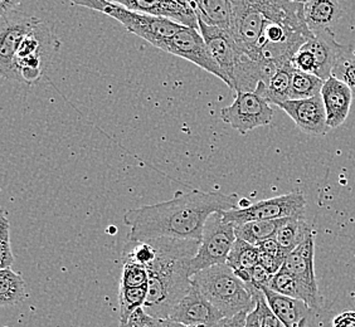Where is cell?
I'll return each instance as SVG.
<instances>
[{
  "instance_id": "45",
  "label": "cell",
  "mask_w": 355,
  "mask_h": 327,
  "mask_svg": "<svg viewBox=\"0 0 355 327\" xmlns=\"http://www.w3.org/2000/svg\"><path fill=\"white\" fill-rule=\"evenodd\" d=\"M185 327H205V326H185Z\"/></svg>"
},
{
  "instance_id": "1",
  "label": "cell",
  "mask_w": 355,
  "mask_h": 327,
  "mask_svg": "<svg viewBox=\"0 0 355 327\" xmlns=\"http://www.w3.org/2000/svg\"><path fill=\"white\" fill-rule=\"evenodd\" d=\"M237 194L191 191L178 193L174 198L153 205H144L123 214L130 240L155 238L199 240L208 218L217 211L239 208Z\"/></svg>"
},
{
  "instance_id": "28",
  "label": "cell",
  "mask_w": 355,
  "mask_h": 327,
  "mask_svg": "<svg viewBox=\"0 0 355 327\" xmlns=\"http://www.w3.org/2000/svg\"><path fill=\"white\" fill-rule=\"evenodd\" d=\"M324 81L313 73L295 69L290 89V100H305L321 94Z\"/></svg>"
},
{
  "instance_id": "26",
  "label": "cell",
  "mask_w": 355,
  "mask_h": 327,
  "mask_svg": "<svg viewBox=\"0 0 355 327\" xmlns=\"http://www.w3.org/2000/svg\"><path fill=\"white\" fill-rule=\"evenodd\" d=\"M294 72L295 69L291 63H287L276 71V73L270 80L265 94V98L268 103L279 106L280 103L290 100V89Z\"/></svg>"
},
{
  "instance_id": "20",
  "label": "cell",
  "mask_w": 355,
  "mask_h": 327,
  "mask_svg": "<svg viewBox=\"0 0 355 327\" xmlns=\"http://www.w3.org/2000/svg\"><path fill=\"white\" fill-rule=\"evenodd\" d=\"M339 0H309L304 4V17L310 32L331 29L342 17Z\"/></svg>"
},
{
  "instance_id": "24",
  "label": "cell",
  "mask_w": 355,
  "mask_h": 327,
  "mask_svg": "<svg viewBox=\"0 0 355 327\" xmlns=\"http://www.w3.org/2000/svg\"><path fill=\"white\" fill-rule=\"evenodd\" d=\"M313 234L311 227L306 223L305 218L287 219L282 224L279 232L276 233L275 239L280 243L282 248H285L287 252H293L295 248L305 242Z\"/></svg>"
},
{
  "instance_id": "11",
  "label": "cell",
  "mask_w": 355,
  "mask_h": 327,
  "mask_svg": "<svg viewBox=\"0 0 355 327\" xmlns=\"http://www.w3.org/2000/svg\"><path fill=\"white\" fill-rule=\"evenodd\" d=\"M159 49L194 63L199 69L218 77L219 80H222L228 86L227 77L222 69H219L217 62L214 61L198 29L183 26L175 35L163 42Z\"/></svg>"
},
{
  "instance_id": "18",
  "label": "cell",
  "mask_w": 355,
  "mask_h": 327,
  "mask_svg": "<svg viewBox=\"0 0 355 327\" xmlns=\"http://www.w3.org/2000/svg\"><path fill=\"white\" fill-rule=\"evenodd\" d=\"M268 306L285 327H305L308 324L310 307L304 301L275 292L270 287H261Z\"/></svg>"
},
{
  "instance_id": "32",
  "label": "cell",
  "mask_w": 355,
  "mask_h": 327,
  "mask_svg": "<svg viewBox=\"0 0 355 327\" xmlns=\"http://www.w3.org/2000/svg\"><path fill=\"white\" fill-rule=\"evenodd\" d=\"M149 285V273L145 267L132 263V262H123V276L120 286L125 288L132 287H141Z\"/></svg>"
},
{
  "instance_id": "17",
  "label": "cell",
  "mask_w": 355,
  "mask_h": 327,
  "mask_svg": "<svg viewBox=\"0 0 355 327\" xmlns=\"http://www.w3.org/2000/svg\"><path fill=\"white\" fill-rule=\"evenodd\" d=\"M130 9L199 30L198 17L188 3H180L178 0H137Z\"/></svg>"
},
{
  "instance_id": "5",
  "label": "cell",
  "mask_w": 355,
  "mask_h": 327,
  "mask_svg": "<svg viewBox=\"0 0 355 327\" xmlns=\"http://www.w3.org/2000/svg\"><path fill=\"white\" fill-rule=\"evenodd\" d=\"M73 6L89 8L116 19L130 33L149 42L151 46L160 48L163 42L177 33L183 26L175 21L157 18L149 14L139 13L109 0H69Z\"/></svg>"
},
{
  "instance_id": "4",
  "label": "cell",
  "mask_w": 355,
  "mask_h": 327,
  "mask_svg": "<svg viewBox=\"0 0 355 327\" xmlns=\"http://www.w3.org/2000/svg\"><path fill=\"white\" fill-rule=\"evenodd\" d=\"M191 285L198 288L223 317H231L243 311L251 312L256 307L251 288L227 263L196 273L191 277Z\"/></svg>"
},
{
  "instance_id": "21",
  "label": "cell",
  "mask_w": 355,
  "mask_h": 327,
  "mask_svg": "<svg viewBox=\"0 0 355 327\" xmlns=\"http://www.w3.org/2000/svg\"><path fill=\"white\" fill-rule=\"evenodd\" d=\"M275 292L281 293L287 297L304 301L310 308L319 307V290H314L305 282L295 277L294 274L281 268L279 273L272 277L268 286Z\"/></svg>"
},
{
  "instance_id": "39",
  "label": "cell",
  "mask_w": 355,
  "mask_h": 327,
  "mask_svg": "<svg viewBox=\"0 0 355 327\" xmlns=\"http://www.w3.org/2000/svg\"><path fill=\"white\" fill-rule=\"evenodd\" d=\"M333 327H355V311H345L333 320Z\"/></svg>"
},
{
  "instance_id": "8",
  "label": "cell",
  "mask_w": 355,
  "mask_h": 327,
  "mask_svg": "<svg viewBox=\"0 0 355 327\" xmlns=\"http://www.w3.org/2000/svg\"><path fill=\"white\" fill-rule=\"evenodd\" d=\"M306 199L299 193L293 191L285 195L265 199L254 204L241 209L222 211L225 222L236 225L243 224L252 220H273L282 218H305Z\"/></svg>"
},
{
  "instance_id": "27",
  "label": "cell",
  "mask_w": 355,
  "mask_h": 327,
  "mask_svg": "<svg viewBox=\"0 0 355 327\" xmlns=\"http://www.w3.org/2000/svg\"><path fill=\"white\" fill-rule=\"evenodd\" d=\"M260 260V249L256 245L247 243L246 240L236 239L232 249L230 252L227 265L232 268L234 272L251 269L259 265Z\"/></svg>"
},
{
  "instance_id": "40",
  "label": "cell",
  "mask_w": 355,
  "mask_h": 327,
  "mask_svg": "<svg viewBox=\"0 0 355 327\" xmlns=\"http://www.w3.org/2000/svg\"><path fill=\"white\" fill-rule=\"evenodd\" d=\"M23 0H0V14L6 15V14L15 12L17 8L21 6Z\"/></svg>"
},
{
  "instance_id": "7",
  "label": "cell",
  "mask_w": 355,
  "mask_h": 327,
  "mask_svg": "<svg viewBox=\"0 0 355 327\" xmlns=\"http://www.w3.org/2000/svg\"><path fill=\"white\" fill-rule=\"evenodd\" d=\"M236 239L234 225L225 222L222 211L212 214L205 223L198 252L191 260V277L209 267L227 263Z\"/></svg>"
},
{
  "instance_id": "16",
  "label": "cell",
  "mask_w": 355,
  "mask_h": 327,
  "mask_svg": "<svg viewBox=\"0 0 355 327\" xmlns=\"http://www.w3.org/2000/svg\"><path fill=\"white\" fill-rule=\"evenodd\" d=\"M320 95L327 111L329 127L336 129L342 126L348 118L354 92L348 85L331 76L324 81Z\"/></svg>"
},
{
  "instance_id": "31",
  "label": "cell",
  "mask_w": 355,
  "mask_h": 327,
  "mask_svg": "<svg viewBox=\"0 0 355 327\" xmlns=\"http://www.w3.org/2000/svg\"><path fill=\"white\" fill-rule=\"evenodd\" d=\"M333 76L348 85L355 95V53L353 48L349 47L335 64Z\"/></svg>"
},
{
  "instance_id": "34",
  "label": "cell",
  "mask_w": 355,
  "mask_h": 327,
  "mask_svg": "<svg viewBox=\"0 0 355 327\" xmlns=\"http://www.w3.org/2000/svg\"><path fill=\"white\" fill-rule=\"evenodd\" d=\"M291 64L295 69L305 73H316V60L315 55L305 48L301 47L300 51L291 60Z\"/></svg>"
},
{
  "instance_id": "35",
  "label": "cell",
  "mask_w": 355,
  "mask_h": 327,
  "mask_svg": "<svg viewBox=\"0 0 355 327\" xmlns=\"http://www.w3.org/2000/svg\"><path fill=\"white\" fill-rule=\"evenodd\" d=\"M257 247H259L261 252L266 253L268 256H272L275 258L282 259V260H285L287 256L290 254L285 248L281 247L280 243L275 238L265 240Z\"/></svg>"
},
{
  "instance_id": "10",
  "label": "cell",
  "mask_w": 355,
  "mask_h": 327,
  "mask_svg": "<svg viewBox=\"0 0 355 327\" xmlns=\"http://www.w3.org/2000/svg\"><path fill=\"white\" fill-rule=\"evenodd\" d=\"M41 21L35 17L18 13L17 10L1 15L0 73L4 78L21 82L17 67V53L21 42Z\"/></svg>"
},
{
  "instance_id": "2",
  "label": "cell",
  "mask_w": 355,
  "mask_h": 327,
  "mask_svg": "<svg viewBox=\"0 0 355 327\" xmlns=\"http://www.w3.org/2000/svg\"><path fill=\"white\" fill-rule=\"evenodd\" d=\"M157 257L146 267L149 292L144 310L157 319H169L173 310L191 291V260L198 252L199 240L150 239Z\"/></svg>"
},
{
  "instance_id": "29",
  "label": "cell",
  "mask_w": 355,
  "mask_h": 327,
  "mask_svg": "<svg viewBox=\"0 0 355 327\" xmlns=\"http://www.w3.org/2000/svg\"><path fill=\"white\" fill-rule=\"evenodd\" d=\"M148 292H149V285L132 287V288L120 286V291H119V303H120V311H121L120 321L128 320L139 308H144V305L148 299Z\"/></svg>"
},
{
  "instance_id": "13",
  "label": "cell",
  "mask_w": 355,
  "mask_h": 327,
  "mask_svg": "<svg viewBox=\"0 0 355 327\" xmlns=\"http://www.w3.org/2000/svg\"><path fill=\"white\" fill-rule=\"evenodd\" d=\"M296 126L311 136H325L330 131L321 95L305 100H287L279 105Z\"/></svg>"
},
{
  "instance_id": "22",
  "label": "cell",
  "mask_w": 355,
  "mask_h": 327,
  "mask_svg": "<svg viewBox=\"0 0 355 327\" xmlns=\"http://www.w3.org/2000/svg\"><path fill=\"white\" fill-rule=\"evenodd\" d=\"M287 219L288 218L247 222L243 224L236 225L234 233L237 238L246 240L247 243L257 247L265 240L275 238L276 233L279 232V229Z\"/></svg>"
},
{
  "instance_id": "36",
  "label": "cell",
  "mask_w": 355,
  "mask_h": 327,
  "mask_svg": "<svg viewBox=\"0 0 355 327\" xmlns=\"http://www.w3.org/2000/svg\"><path fill=\"white\" fill-rule=\"evenodd\" d=\"M251 277H252V281L248 285H253V286L261 288V287L270 285V282L272 280L273 274L266 271L261 265H257V266L253 267L252 269H251Z\"/></svg>"
},
{
  "instance_id": "12",
  "label": "cell",
  "mask_w": 355,
  "mask_h": 327,
  "mask_svg": "<svg viewBox=\"0 0 355 327\" xmlns=\"http://www.w3.org/2000/svg\"><path fill=\"white\" fill-rule=\"evenodd\" d=\"M199 32L205 38V44L217 62L219 69L228 80V87L233 89L232 78L236 63L239 61V47L233 39L231 30L218 26H209L198 18Z\"/></svg>"
},
{
  "instance_id": "3",
  "label": "cell",
  "mask_w": 355,
  "mask_h": 327,
  "mask_svg": "<svg viewBox=\"0 0 355 327\" xmlns=\"http://www.w3.org/2000/svg\"><path fill=\"white\" fill-rule=\"evenodd\" d=\"M230 30L239 52L251 55L270 23L304 15V4L288 0H230Z\"/></svg>"
},
{
  "instance_id": "33",
  "label": "cell",
  "mask_w": 355,
  "mask_h": 327,
  "mask_svg": "<svg viewBox=\"0 0 355 327\" xmlns=\"http://www.w3.org/2000/svg\"><path fill=\"white\" fill-rule=\"evenodd\" d=\"M14 254L10 245V224L8 219L0 217V268H10L13 266Z\"/></svg>"
},
{
  "instance_id": "41",
  "label": "cell",
  "mask_w": 355,
  "mask_h": 327,
  "mask_svg": "<svg viewBox=\"0 0 355 327\" xmlns=\"http://www.w3.org/2000/svg\"><path fill=\"white\" fill-rule=\"evenodd\" d=\"M245 327H261L260 310L256 305L252 311L247 315L246 325Z\"/></svg>"
},
{
  "instance_id": "6",
  "label": "cell",
  "mask_w": 355,
  "mask_h": 327,
  "mask_svg": "<svg viewBox=\"0 0 355 327\" xmlns=\"http://www.w3.org/2000/svg\"><path fill=\"white\" fill-rule=\"evenodd\" d=\"M61 48V42L41 21L21 42L17 53V67L21 81L32 85L41 78L53 57Z\"/></svg>"
},
{
  "instance_id": "38",
  "label": "cell",
  "mask_w": 355,
  "mask_h": 327,
  "mask_svg": "<svg viewBox=\"0 0 355 327\" xmlns=\"http://www.w3.org/2000/svg\"><path fill=\"white\" fill-rule=\"evenodd\" d=\"M250 312L243 311L239 314L231 316V317H223L219 320L213 327H245L246 325L247 315Z\"/></svg>"
},
{
  "instance_id": "42",
  "label": "cell",
  "mask_w": 355,
  "mask_h": 327,
  "mask_svg": "<svg viewBox=\"0 0 355 327\" xmlns=\"http://www.w3.org/2000/svg\"><path fill=\"white\" fill-rule=\"evenodd\" d=\"M288 1H293V3H299V4H305V3H308L309 0H288Z\"/></svg>"
},
{
  "instance_id": "9",
  "label": "cell",
  "mask_w": 355,
  "mask_h": 327,
  "mask_svg": "<svg viewBox=\"0 0 355 327\" xmlns=\"http://www.w3.org/2000/svg\"><path fill=\"white\" fill-rule=\"evenodd\" d=\"M273 109L263 96L257 92H236L230 106L220 109V118L241 135L272 123Z\"/></svg>"
},
{
  "instance_id": "37",
  "label": "cell",
  "mask_w": 355,
  "mask_h": 327,
  "mask_svg": "<svg viewBox=\"0 0 355 327\" xmlns=\"http://www.w3.org/2000/svg\"><path fill=\"white\" fill-rule=\"evenodd\" d=\"M285 260L282 259L275 258L272 256H268L266 253L261 252L260 251V260L259 265L263 267L266 271L271 273V274H276L281 271V268L284 266Z\"/></svg>"
},
{
  "instance_id": "23",
  "label": "cell",
  "mask_w": 355,
  "mask_h": 327,
  "mask_svg": "<svg viewBox=\"0 0 355 327\" xmlns=\"http://www.w3.org/2000/svg\"><path fill=\"white\" fill-rule=\"evenodd\" d=\"M199 19L209 24L230 29L231 3L230 0H188Z\"/></svg>"
},
{
  "instance_id": "15",
  "label": "cell",
  "mask_w": 355,
  "mask_h": 327,
  "mask_svg": "<svg viewBox=\"0 0 355 327\" xmlns=\"http://www.w3.org/2000/svg\"><path fill=\"white\" fill-rule=\"evenodd\" d=\"M302 48L309 49L316 60V73L322 81H327L333 76L335 64L340 60L348 46H343L335 39L333 29H325L314 33L313 38L309 39Z\"/></svg>"
},
{
  "instance_id": "43",
  "label": "cell",
  "mask_w": 355,
  "mask_h": 327,
  "mask_svg": "<svg viewBox=\"0 0 355 327\" xmlns=\"http://www.w3.org/2000/svg\"><path fill=\"white\" fill-rule=\"evenodd\" d=\"M109 1H111V3H115V4H120V6H121V1H123V0H109Z\"/></svg>"
},
{
  "instance_id": "44",
  "label": "cell",
  "mask_w": 355,
  "mask_h": 327,
  "mask_svg": "<svg viewBox=\"0 0 355 327\" xmlns=\"http://www.w3.org/2000/svg\"><path fill=\"white\" fill-rule=\"evenodd\" d=\"M178 1H180V3H188V0H178ZM189 4V3H188Z\"/></svg>"
},
{
  "instance_id": "19",
  "label": "cell",
  "mask_w": 355,
  "mask_h": 327,
  "mask_svg": "<svg viewBox=\"0 0 355 327\" xmlns=\"http://www.w3.org/2000/svg\"><path fill=\"white\" fill-rule=\"evenodd\" d=\"M314 233L305 242L287 256L282 269L294 274L299 280L318 290V282L315 277L314 265Z\"/></svg>"
},
{
  "instance_id": "14",
  "label": "cell",
  "mask_w": 355,
  "mask_h": 327,
  "mask_svg": "<svg viewBox=\"0 0 355 327\" xmlns=\"http://www.w3.org/2000/svg\"><path fill=\"white\" fill-rule=\"evenodd\" d=\"M222 319L223 315L194 286L169 316V320L185 326L213 327Z\"/></svg>"
},
{
  "instance_id": "30",
  "label": "cell",
  "mask_w": 355,
  "mask_h": 327,
  "mask_svg": "<svg viewBox=\"0 0 355 327\" xmlns=\"http://www.w3.org/2000/svg\"><path fill=\"white\" fill-rule=\"evenodd\" d=\"M119 327H185L169 319H157L148 314L144 308H139L126 321H120Z\"/></svg>"
},
{
  "instance_id": "25",
  "label": "cell",
  "mask_w": 355,
  "mask_h": 327,
  "mask_svg": "<svg viewBox=\"0 0 355 327\" xmlns=\"http://www.w3.org/2000/svg\"><path fill=\"white\" fill-rule=\"evenodd\" d=\"M26 282L12 268L0 269V305L14 306L26 299Z\"/></svg>"
}]
</instances>
